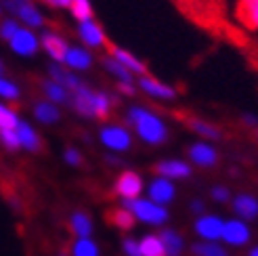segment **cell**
<instances>
[{
    "instance_id": "6da1fadb",
    "label": "cell",
    "mask_w": 258,
    "mask_h": 256,
    "mask_svg": "<svg viewBox=\"0 0 258 256\" xmlns=\"http://www.w3.org/2000/svg\"><path fill=\"white\" fill-rule=\"evenodd\" d=\"M128 120L137 128V133L141 135V139H145L147 143H164L166 137H168V131H166V124L156 116L143 107H131L128 109Z\"/></svg>"
},
{
    "instance_id": "7a4b0ae2",
    "label": "cell",
    "mask_w": 258,
    "mask_h": 256,
    "mask_svg": "<svg viewBox=\"0 0 258 256\" xmlns=\"http://www.w3.org/2000/svg\"><path fill=\"white\" fill-rule=\"evenodd\" d=\"M0 5H3V9L7 13H11L21 25H25V28H30V30L44 28L46 19L34 0H0Z\"/></svg>"
},
{
    "instance_id": "3957f363",
    "label": "cell",
    "mask_w": 258,
    "mask_h": 256,
    "mask_svg": "<svg viewBox=\"0 0 258 256\" xmlns=\"http://www.w3.org/2000/svg\"><path fill=\"white\" fill-rule=\"evenodd\" d=\"M124 208H128L135 219H141L145 223H151V225H162L168 221V212H166L164 208H160L158 204H151V202H145V200H126L124 202Z\"/></svg>"
},
{
    "instance_id": "277c9868",
    "label": "cell",
    "mask_w": 258,
    "mask_h": 256,
    "mask_svg": "<svg viewBox=\"0 0 258 256\" xmlns=\"http://www.w3.org/2000/svg\"><path fill=\"white\" fill-rule=\"evenodd\" d=\"M9 44L13 48V53H17L21 57H34L38 53V48H40V40H38V36L34 34V30L25 28V25H21V28L13 34Z\"/></svg>"
},
{
    "instance_id": "5b68a950",
    "label": "cell",
    "mask_w": 258,
    "mask_h": 256,
    "mask_svg": "<svg viewBox=\"0 0 258 256\" xmlns=\"http://www.w3.org/2000/svg\"><path fill=\"white\" fill-rule=\"evenodd\" d=\"M78 36L80 40L88 46V48H101V46H107V36L103 32V28L95 21V19H88V21H80L78 23Z\"/></svg>"
},
{
    "instance_id": "8992f818",
    "label": "cell",
    "mask_w": 258,
    "mask_h": 256,
    "mask_svg": "<svg viewBox=\"0 0 258 256\" xmlns=\"http://www.w3.org/2000/svg\"><path fill=\"white\" fill-rule=\"evenodd\" d=\"M40 40V46L44 48V53L53 59L55 63H63V59H66V53L70 44L66 42V38L59 36L57 32H42V36L38 38Z\"/></svg>"
},
{
    "instance_id": "52a82bcc",
    "label": "cell",
    "mask_w": 258,
    "mask_h": 256,
    "mask_svg": "<svg viewBox=\"0 0 258 256\" xmlns=\"http://www.w3.org/2000/svg\"><path fill=\"white\" fill-rule=\"evenodd\" d=\"M141 189H143V181H141V176L135 174V172H124V174H120V178H118V181H115V185H113L115 196H122L124 200H135V198H139Z\"/></svg>"
},
{
    "instance_id": "ba28073f",
    "label": "cell",
    "mask_w": 258,
    "mask_h": 256,
    "mask_svg": "<svg viewBox=\"0 0 258 256\" xmlns=\"http://www.w3.org/2000/svg\"><path fill=\"white\" fill-rule=\"evenodd\" d=\"M107 48H109V55L118 61V63H122V66L131 72L133 76L135 74H139V76H147V66L141 59H137L133 53H128L126 48H120V46H115V44H107Z\"/></svg>"
},
{
    "instance_id": "9c48e42d",
    "label": "cell",
    "mask_w": 258,
    "mask_h": 256,
    "mask_svg": "<svg viewBox=\"0 0 258 256\" xmlns=\"http://www.w3.org/2000/svg\"><path fill=\"white\" fill-rule=\"evenodd\" d=\"M48 74H50V80H55L57 84H61L70 93L78 91V88L82 86V80L76 74H72V70H68L63 63H50V66H48Z\"/></svg>"
},
{
    "instance_id": "30bf717a",
    "label": "cell",
    "mask_w": 258,
    "mask_h": 256,
    "mask_svg": "<svg viewBox=\"0 0 258 256\" xmlns=\"http://www.w3.org/2000/svg\"><path fill=\"white\" fill-rule=\"evenodd\" d=\"M101 141L111 149L118 151H126L131 147V135H128L126 128L122 126H107L101 131Z\"/></svg>"
},
{
    "instance_id": "8fae6325",
    "label": "cell",
    "mask_w": 258,
    "mask_h": 256,
    "mask_svg": "<svg viewBox=\"0 0 258 256\" xmlns=\"http://www.w3.org/2000/svg\"><path fill=\"white\" fill-rule=\"evenodd\" d=\"M63 66L72 72H84L93 66V55L82 46H70L66 53V59H63Z\"/></svg>"
},
{
    "instance_id": "7c38bea8",
    "label": "cell",
    "mask_w": 258,
    "mask_h": 256,
    "mask_svg": "<svg viewBox=\"0 0 258 256\" xmlns=\"http://www.w3.org/2000/svg\"><path fill=\"white\" fill-rule=\"evenodd\" d=\"M139 86H141V91H145L147 95L156 97V99H174L176 97V91L172 86L151 78V76H139Z\"/></svg>"
},
{
    "instance_id": "4fadbf2b",
    "label": "cell",
    "mask_w": 258,
    "mask_h": 256,
    "mask_svg": "<svg viewBox=\"0 0 258 256\" xmlns=\"http://www.w3.org/2000/svg\"><path fill=\"white\" fill-rule=\"evenodd\" d=\"M235 15L241 25L258 32V0H237Z\"/></svg>"
},
{
    "instance_id": "5bb4252c",
    "label": "cell",
    "mask_w": 258,
    "mask_h": 256,
    "mask_svg": "<svg viewBox=\"0 0 258 256\" xmlns=\"http://www.w3.org/2000/svg\"><path fill=\"white\" fill-rule=\"evenodd\" d=\"M223 221L216 219V216H202L196 223V231L204 237V239H218L223 237Z\"/></svg>"
},
{
    "instance_id": "9a60e30c",
    "label": "cell",
    "mask_w": 258,
    "mask_h": 256,
    "mask_svg": "<svg viewBox=\"0 0 258 256\" xmlns=\"http://www.w3.org/2000/svg\"><path fill=\"white\" fill-rule=\"evenodd\" d=\"M176 118L183 120V124L187 128H191L193 133H198V135H202L206 139H221V131H218V128H214L212 124L204 122V120H200L196 116H183V113H176Z\"/></svg>"
},
{
    "instance_id": "2e32d148",
    "label": "cell",
    "mask_w": 258,
    "mask_h": 256,
    "mask_svg": "<svg viewBox=\"0 0 258 256\" xmlns=\"http://www.w3.org/2000/svg\"><path fill=\"white\" fill-rule=\"evenodd\" d=\"M223 237L225 241H229V244H233V246H241V244H246L248 237H250V231H248V227L239 223V221H229L225 223L223 227Z\"/></svg>"
},
{
    "instance_id": "e0dca14e",
    "label": "cell",
    "mask_w": 258,
    "mask_h": 256,
    "mask_svg": "<svg viewBox=\"0 0 258 256\" xmlns=\"http://www.w3.org/2000/svg\"><path fill=\"white\" fill-rule=\"evenodd\" d=\"M72 103L78 113H82L86 118H93V91H90L86 84H82L78 91H74Z\"/></svg>"
},
{
    "instance_id": "ac0fdd59",
    "label": "cell",
    "mask_w": 258,
    "mask_h": 256,
    "mask_svg": "<svg viewBox=\"0 0 258 256\" xmlns=\"http://www.w3.org/2000/svg\"><path fill=\"white\" fill-rule=\"evenodd\" d=\"M15 133H17V137H19V143H21L25 149H30V151H40V149H42V139L32 131L30 124L19 122L17 128H15Z\"/></svg>"
},
{
    "instance_id": "d6986e66",
    "label": "cell",
    "mask_w": 258,
    "mask_h": 256,
    "mask_svg": "<svg viewBox=\"0 0 258 256\" xmlns=\"http://www.w3.org/2000/svg\"><path fill=\"white\" fill-rule=\"evenodd\" d=\"M40 88L42 93L46 95V99L50 103H70V91H66L61 84H57L55 80H40Z\"/></svg>"
},
{
    "instance_id": "ffe728a7",
    "label": "cell",
    "mask_w": 258,
    "mask_h": 256,
    "mask_svg": "<svg viewBox=\"0 0 258 256\" xmlns=\"http://www.w3.org/2000/svg\"><path fill=\"white\" fill-rule=\"evenodd\" d=\"M113 103H115V99H113V97H109V95H105V93H101V91H93V118L107 120Z\"/></svg>"
},
{
    "instance_id": "44dd1931",
    "label": "cell",
    "mask_w": 258,
    "mask_h": 256,
    "mask_svg": "<svg viewBox=\"0 0 258 256\" xmlns=\"http://www.w3.org/2000/svg\"><path fill=\"white\" fill-rule=\"evenodd\" d=\"M189 156L191 160L200 164V166H214L216 164V151L210 145H204V143H196L189 147Z\"/></svg>"
},
{
    "instance_id": "7402d4cb",
    "label": "cell",
    "mask_w": 258,
    "mask_h": 256,
    "mask_svg": "<svg viewBox=\"0 0 258 256\" xmlns=\"http://www.w3.org/2000/svg\"><path fill=\"white\" fill-rule=\"evenodd\" d=\"M105 219L109 221V225L118 227V229H124V231H128V229L135 227V214L128 210V208H113L105 214Z\"/></svg>"
},
{
    "instance_id": "603a6c76",
    "label": "cell",
    "mask_w": 258,
    "mask_h": 256,
    "mask_svg": "<svg viewBox=\"0 0 258 256\" xmlns=\"http://www.w3.org/2000/svg\"><path fill=\"white\" fill-rule=\"evenodd\" d=\"M153 170L162 176H172V178H183V176L191 174L189 166L185 162H176V160L174 162H160V164L153 166Z\"/></svg>"
},
{
    "instance_id": "cb8c5ba5",
    "label": "cell",
    "mask_w": 258,
    "mask_h": 256,
    "mask_svg": "<svg viewBox=\"0 0 258 256\" xmlns=\"http://www.w3.org/2000/svg\"><path fill=\"white\" fill-rule=\"evenodd\" d=\"M149 194H151L153 202H158V204H168V202L174 198V187H172L168 181H166V178H158V181L151 183Z\"/></svg>"
},
{
    "instance_id": "d4e9b609",
    "label": "cell",
    "mask_w": 258,
    "mask_h": 256,
    "mask_svg": "<svg viewBox=\"0 0 258 256\" xmlns=\"http://www.w3.org/2000/svg\"><path fill=\"white\" fill-rule=\"evenodd\" d=\"M34 116L40 120L42 124H53L59 120V109L50 101H38L34 105Z\"/></svg>"
},
{
    "instance_id": "484cf974",
    "label": "cell",
    "mask_w": 258,
    "mask_h": 256,
    "mask_svg": "<svg viewBox=\"0 0 258 256\" xmlns=\"http://www.w3.org/2000/svg\"><path fill=\"white\" fill-rule=\"evenodd\" d=\"M233 206H235V212L239 216H243V219H248V221L256 219V214H258V202L252 196H237Z\"/></svg>"
},
{
    "instance_id": "4316f807",
    "label": "cell",
    "mask_w": 258,
    "mask_h": 256,
    "mask_svg": "<svg viewBox=\"0 0 258 256\" xmlns=\"http://www.w3.org/2000/svg\"><path fill=\"white\" fill-rule=\"evenodd\" d=\"M101 66L105 68V70H107L111 76H115V78H118L120 82H133V80H135V76H133L131 72H128V70L122 66V63L115 61L111 55L103 57V59H101Z\"/></svg>"
},
{
    "instance_id": "83f0119b",
    "label": "cell",
    "mask_w": 258,
    "mask_h": 256,
    "mask_svg": "<svg viewBox=\"0 0 258 256\" xmlns=\"http://www.w3.org/2000/svg\"><path fill=\"white\" fill-rule=\"evenodd\" d=\"M160 239H162V244H164V250L168 256H180V252H183V239H180L178 233L174 231H162L160 233Z\"/></svg>"
},
{
    "instance_id": "f1b7e54d",
    "label": "cell",
    "mask_w": 258,
    "mask_h": 256,
    "mask_svg": "<svg viewBox=\"0 0 258 256\" xmlns=\"http://www.w3.org/2000/svg\"><path fill=\"white\" fill-rule=\"evenodd\" d=\"M70 11H72V17L78 23L80 21H88V19H95V11H93L90 0H72Z\"/></svg>"
},
{
    "instance_id": "f546056e",
    "label": "cell",
    "mask_w": 258,
    "mask_h": 256,
    "mask_svg": "<svg viewBox=\"0 0 258 256\" xmlns=\"http://www.w3.org/2000/svg\"><path fill=\"white\" fill-rule=\"evenodd\" d=\"M141 256H166V250H164V244L162 239L156 237V235H147L141 241Z\"/></svg>"
},
{
    "instance_id": "4dcf8cb0",
    "label": "cell",
    "mask_w": 258,
    "mask_h": 256,
    "mask_svg": "<svg viewBox=\"0 0 258 256\" xmlns=\"http://www.w3.org/2000/svg\"><path fill=\"white\" fill-rule=\"evenodd\" d=\"M72 231L80 237H88L90 231H93V225H90V219L84 212H76L72 216Z\"/></svg>"
},
{
    "instance_id": "1f68e13d",
    "label": "cell",
    "mask_w": 258,
    "mask_h": 256,
    "mask_svg": "<svg viewBox=\"0 0 258 256\" xmlns=\"http://www.w3.org/2000/svg\"><path fill=\"white\" fill-rule=\"evenodd\" d=\"M74 256H99V250L95 241H90L88 237H80L74 246Z\"/></svg>"
},
{
    "instance_id": "d6a6232c",
    "label": "cell",
    "mask_w": 258,
    "mask_h": 256,
    "mask_svg": "<svg viewBox=\"0 0 258 256\" xmlns=\"http://www.w3.org/2000/svg\"><path fill=\"white\" fill-rule=\"evenodd\" d=\"M19 28H21V25H19V21L15 17H3V19H0V38L9 42L13 38V34H15Z\"/></svg>"
},
{
    "instance_id": "836d02e7",
    "label": "cell",
    "mask_w": 258,
    "mask_h": 256,
    "mask_svg": "<svg viewBox=\"0 0 258 256\" xmlns=\"http://www.w3.org/2000/svg\"><path fill=\"white\" fill-rule=\"evenodd\" d=\"M17 124H19L17 113L13 111V109H9V107H5V105H0V128H7V131H15Z\"/></svg>"
},
{
    "instance_id": "e575fe53",
    "label": "cell",
    "mask_w": 258,
    "mask_h": 256,
    "mask_svg": "<svg viewBox=\"0 0 258 256\" xmlns=\"http://www.w3.org/2000/svg\"><path fill=\"white\" fill-rule=\"evenodd\" d=\"M0 97H5L9 101H17L19 99V88L15 82H11L7 78H0Z\"/></svg>"
},
{
    "instance_id": "d590c367",
    "label": "cell",
    "mask_w": 258,
    "mask_h": 256,
    "mask_svg": "<svg viewBox=\"0 0 258 256\" xmlns=\"http://www.w3.org/2000/svg\"><path fill=\"white\" fill-rule=\"evenodd\" d=\"M0 141H3V145H5L7 149H17V147H21L19 137H17L15 131H7V128H0Z\"/></svg>"
},
{
    "instance_id": "8d00e7d4",
    "label": "cell",
    "mask_w": 258,
    "mask_h": 256,
    "mask_svg": "<svg viewBox=\"0 0 258 256\" xmlns=\"http://www.w3.org/2000/svg\"><path fill=\"white\" fill-rule=\"evenodd\" d=\"M193 250H196V254H200V256H227L223 252V248L216 246V244H198Z\"/></svg>"
},
{
    "instance_id": "74e56055",
    "label": "cell",
    "mask_w": 258,
    "mask_h": 256,
    "mask_svg": "<svg viewBox=\"0 0 258 256\" xmlns=\"http://www.w3.org/2000/svg\"><path fill=\"white\" fill-rule=\"evenodd\" d=\"M124 250H126L128 256H141L139 241H135V239H126V241H124Z\"/></svg>"
},
{
    "instance_id": "f35d334b",
    "label": "cell",
    "mask_w": 258,
    "mask_h": 256,
    "mask_svg": "<svg viewBox=\"0 0 258 256\" xmlns=\"http://www.w3.org/2000/svg\"><path fill=\"white\" fill-rule=\"evenodd\" d=\"M118 91L124 93V95H128V97H135L137 95V88H135L133 82H118Z\"/></svg>"
},
{
    "instance_id": "ab89813d",
    "label": "cell",
    "mask_w": 258,
    "mask_h": 256,
    "mask_svg": "<svg viewBox=\"0 0 258 256\" xmlns=\"http://www.w3.org/2000/svg\"><path fill=\"white\" fill-rule=\"evenodd\" d=\"M212 200L216 202H227L229 200V191L225 187H214L212 189Z\"/></svg>"
},
{
    "instance_id": "60d3db41",
    "label": "cell",
    "mask_w": 258,
    "mask_h": 256,
    "mask_svg": "<svg viewBox=\"0 0 258 256\" xmlns=\"http://www.w3.org/2000/svg\"><path fill=\"white\" fill-rule=\"evenodd\" d=\"M66 160H68L70 164H74V166H80V164H82L80 153L76 151V149H68V151H66Z\"/></svg>"
},
{
    "instance_id": "b9f144b4",
    "label": "cell",
    "mask_w": 258,
    "mask_h": 256,
    "mask_svg": "<svg viewBox=\"0 0 258 256\" xmlns=\"http://www.w3.org/2000/svg\"><path fill=\"white\" fill-rule=\"evenodd\" d=\"M40 3H44V5L50 7V9H68L66 0H40Z\"/></svg>"
},
{
    "instance_id": "7bdbcfd3",
    "label": "cell",
    "mask_w": 258,
    "mask_h": 256,
    "mask_svg": "<svg viewBox=\"0 0 258 256\" xmlns=\"http://www.w3.org/2000/svg\"><path fill=\"white\" fill-rule=\"evenodd\" d=\"M193 210H196V212H202V202H193Z\"/></svg>"
},
{
    "instance_id": "ee69618b",
    "label": "cell",
    "mask_w": 258,
    "mask_h": 256,
    "mask_svg": "<svg viewBox=\"0 0 258 256\" xmlns=\"http://www.w3.org/2000/svg\"><path fill=\"white\" fill-rule=\"evenodd\" d=\"M3 74H5V63L0 61V78H3Z\"/></svg>"
},
{
    "instance_id": "f6af8a7d",
    "label": "cell",
    "mask_w": 258,
    "mask_h": 256,
    "mask_svg": "<svg viewBox=\"0 0 258 256\" xmlns=\"http://www.w3.org/2000/svg\"><path fill=\"white\" fill-rule=\"evenodd\" d=\"M3 15H5V9H3V5H0V19H3Z\"/></svg>"
},
{
    "instance_id": "bcb514c9",
    "label": "cell",
    "mask_w": 258,
    "mask_h": 256,
    "mask_svg": "<svg viewBox=\"0 0 258 256\" xmlns=\"http://www.w3.org/2000/svg\"><path fill=\"white\" fill-rule=\"evenodd\" d=\"M250 256H258V248H256V250H252V252H250Z\"/></svg>"
},
{
    "instance_id": "7dc6e473",
    "label": "cell",
    "mask_w": 258,
    "mask_h": 256,
    "mask_svg": "<svg viewBox=\"0 0 258 256\" xmlns=\"http://www.w3.org/2000/svg\"><path fill=\"white\" fill-rule=\"evenodd\" d=\"M63 256H66V254H63Z\"/></svg>"
}]
</instances>
